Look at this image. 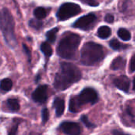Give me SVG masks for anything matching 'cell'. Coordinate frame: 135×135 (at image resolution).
<instances>
[{"label": "cell", "mask_w": 135, "mask_h": 135, "mask_svg": "<svg viewBox=\"0 0 135 135\" xmlns=\"http://www.w3.org/2000/svg\"><path fill=\"white\" fill-rule=\"evenodd\" d=\"M81 38L78 34L68 32L59 41L57 47V54L65 59H74L77 55L78 48Z\"/></svg>", "instance_id": "7a4b0ae2"}, {"label": "cell", "mask_w": 135, "mask_h": 135, "mask_svg": "<svg viewBox=\"0 0 135 135\" xmlns=\"http://www.w3.org/2000/svg\"><path fill=\"white\" fill-rule=\"evenodd\" d=\"M81 9L78 4L73 2H65L59 8L56 16L59 21H66L78 15L81 13Z\"/></svg>", "instance_id": "8992f818"}, {"label": "cell", "mask_w": 135, "mask_h": 135, "mask_svg": "<svg viewBox=\"0 0 135 135\" xmlns=\"http://www.w3.org/2000/svg\"><path fill=\"white\" fill-rule=\"evenodd\" d=\"M109 46L115 51H119V50H123V49H126L129 46L128 45H126V44H123L122 43H120L119 40H115V39H113L110 42H109Z\"/></svg>", "instance_id": "2e32d148"}, {"label": "cell", "mask_w": 135, "mask_h": 135, "mask_svg": "<svg viewBox=\"0 0 135 135\" xmlns=\"http://www.w3.org/2000/svg\"><path fill=\"white\" fill-rule=\"evenodd\" d=\"M59 28H54L49 31L47 32L46 33V37L47 39V40L51 43H54L56 40V35L58 33Z\"/></svg>", "instance_id": "44dd1931"}, {"label": "cell", "mask_w": 135, "mask_h": 135, "mask_svg": "<svg viewBox=\"0 0 135 135\" xmlns=\"http://www.w3.org/2000/svg\"><path fill=\"white\" fill-rule=\"evenodd\" d=\"M0 87H1V90L3 93L9 92L13 87V82L9 78H4L1 81Z\"/></svg>", "instance_id": "ac0fdd59"}, {"label": "cell", "mask_w": 135, "mask_h": 135, "mask_svg": "<svg viewBox=\"0 0 135 135\" xmlns=\"http://www.w3.org/2000/svg\"><path fill=\"white\" fill-rule=\"evenodd\" d=\"M80 1L83 4L88 5V6H93V7H97L100 4L97 0H80Z\"/></svg>", "instance_id": "d4e9b609"}, {"label": "cell", "mask_w": 135, "mask_h": 135, "mask_svg": "<svg viewBox=\"0 0 135 135\" xmlns=\"http://www.w3.org/2000/svg\"><path fill=\"white\" fill-rule=\"evenodd\" d=\"M126 59L121 56H119L115 58L111 63V69L113 70H122L126 66Z\"/></svg>", "instance_id": "4fadbf2b"}, {"label": "cell", "mask_w": 135, "mask_h": 135, "mask_svg": "<svg viewBox=\"0 0 135 135\" xmlns=\"http://www.w3.org/2000/svg\"><path fill=\"white\" fill-rule=\"evenodd\" d=\"M23 49H24V51H25V53L26 56L28 57V62H30V61H31V52H30V50L28 49V47L25 44H23Z\"/></svg>", "instance_id": "83f0119b"}, {"label": "cell", "mask_w": 135, "mask_h": 135, "mask_svg": "<svg viewBox=\"0 0 135 135\" xmlns=\"http://www.w3.org/2000/svg\"><path fill=\"white\" fill-rule=\"evenodd\" d=\"M14 19L7 8H2L1 11V30L6 44L9 47L17 46V39L14 32Z\"/></svg>", "instance_id": "5b68a950"}, {"label": "cell", "mask_w": 135, "mask_h": 135, "mask_svg": "<svg viewBox=\"0 0 135 135\" xmlns=\"http://www.w3.org/2000/svg\"><path fill=\"white\" fill-rule=\"evenodd\" d=\"M111 35H112V30L108 26L106 25L101 26L97 30V36L100 39H104V40L108 39L111 36Z\"/></svg>", "instance_id": "5bb4252c"}, {"label": "cell", "mask_w": 135, "mask_h": 135, "mask_svg": "<svg viewBox=\"0 0 135 135\" xmlns=\"http://www.w3.org/2000/svg\"><path fill=\"white\" fill-rule=\"evenodd\" d=\"M48 119H49V112H48V110L47 108H44L43 110H42V123L43 124H46L47 122L48 121Z\"/></svg>", "instance_id": "cb8c5ba5"}, {"label": "cell", "mask_w": 135, "mask_h": 135, "mask_svg": "<svg viewBox=\"0 0 135 135\" xmlns=\"http://www.w3.org/2000/svg\"><path fill=\"white\" fill-rule=\"evenodd\" d=\"M5 105L6 106L7 109H9L12 112H17L20 109L19 101L16 98H9L6 100Z\"/></svg>", "instance_id": "7c38bea8"}, {"label": "cell", "mask_w": 135, "mask_h": 135, "mask_svg": "<svg viewBox=\"0 0 135 135\" xmlns=\"http://www.w3.org/2000/svg\"><path fill=\"white\" fill-rule=\"evenodd\" d=\"M114 20H115V17H114V16H113L112 14H111V13H108V14H106L105 18H104V21H105L107 23H108V24H112V23H113V22H114Z\"/></svg>", "instance_id": "484cf974"}, {"label": "cell", "mask_w": 135, "mask_h": 135, "mask_svg": "<svg viewBox=\"0 0 135 135\" xmlns=\"http://www.w3.org/2000/svg\"><path fill=\"white\" fill-rule=\"evenodd\" d=\"M59 128L64 134L67 135H80L81 132L80 125L74 122H62L60 124Z\"/></svg>", "instance_id": "ba28073f"}, {"label": "cell", "mask_w": 135, "mask_h": 135, "mask_svg": "<svg viewBox=\"0 0 135 135\" xmlns=\"http://www.w3.org/2000/svg\"><path fill=\"white\" fill-rule=\"evenodd\" d=\"M133 89L134 91H135V78L134 79V82H133Z\"/></svg>", "instance_id": "4dcf8cb0"}, {"label": "cell", "mask_w": 135, "mask_h": 135, "mask_svg": "<svg viewBox=\"0 0 135 135\" xmlns=\"http://www.w3.org/2000/svg\"><path fill=\"white\" fill-rule=\"evenodd\" d=\"M82 74L78 66L69 62H62L54 79V87L60 91L66 90L81 79Z\"/></svg>", "instance_id": "6da1fadb"}, {"label": "cell", "mask_w": 135, "mask_h": 135, "mask_svg": "<svg viewBox=\"0 0 135 135\" xmlns=\"http://www.w3.org/2000/svg\"><path fill=\"white\" fill-rule=\"evenodd\" d=\"M97 16L94 13H89L79 17L74 24L73 27L75 28L82 29L85 31L90 30L95 25L97 21Z\"/></svg>", "instance_id": "52a82bcc"}, {"label": "cell", "mask_w": 135, "mask_h": 135, "mask_svg": "<svg viewBox=\"0 0 135 135\" xmlns=\"http://www.w3.org/2000/svg\"><path fill=\"white\" fill-rule=\"evenodd\" d=\"M29 135H40V134H38V133H36V132H31Z\"/></svg>", "instance_id": "f546056e"}, {"label": "cell", "mask_w": 135, "mask_h": 135, "mask_svg": "<svg viewBox=\"0 0 135 135\" xmlns=\"http://www.w3.org/2000/svg\"><path fill=\"white\" fill-rule=\"evenodd\" d=\"M81 122L85 124V126L89 128V129H92V128H94L96 127V125L94 123H93L92 122L89 121V118L87 117V115H82L81 118Z\"/></svg>", "instance_id": "603a6c76"}, {"label": "cell", "mask_w": 135, "mask_h": 135, "mask_svg": "<svg viewBox=\"0 0 135 135\" xmlns=\"http://www.w3.org/2000/svg\"><path fill=\"white\" fill-rule=\"evenodd\" d=\"M53 106L55 109V115L57 117H61L65 110V100L62 97H55L53 102Z\"/></svg>", "instance_id": "8fae6325"}, {"label": "cell", "mask_w": 135, "mask_h": 135, "mask_svg": "<svg viewBox=\"0 0 135 135\" xmlns=\"http://www.w3.org/2000/svg\"><path fill=\"white\" fill-rule=\"evenodd\" d=\"M21 119H14L13 120V123L8 131V135H17L18 126L21 123Z\"/></svg>", "instance_id": "ffe728a7"}, {"label": "cell", "mask_w": 135, "mask_h": 135, "mask_svg": "<svg viewBox=\"0 0 135 135\" xmlns=\"http://www.w3.org/2000/svg\"><path fill=\"white\" fill-rule=\"evenodd\" d=\"M112 134L113 135H130L128 134H126L124 132H123L122 131H119V130H114L112 131Z\"/></svg>", "instance_id": "f1b7e54d"}, {"label": "cell", "mask_w": 135, "mask_h": 135, "mask_svg": "<svg viewBox=\"0 0 135 135\" xmlns=\"http://www.w3.org/2000/svg\"><path fill=\"white\" fill-rule=\"evenodd\" d=\"M99 100L97 92L91 87L85 88L77 95L73 96L69 101V111L72 113L79 112L86 104H95Z\"/></svg>", "instance_id": "277c9868"}, {"label": "cell", "mask_w": 135, "mask_h": 135, "mask_svg": "<svg viewBox=\"0 0 135 135\" xmlns=\"http://www.w3.org/2000/svg\"><path fill=\"white\" fill-rule=\"evenodd\" d=\"M117 35H118V36L121 40H123L124 41H129L131 39V32L127 29H126L124 28H119V30L117 32Z\"/></svg>", "instance_id": "e0dca14e"}, {"label": "cell", "mask_w": 135, "mask_h": 135, "mask_svg": "<svg viewBox=\"0 0 135 135\" xmlns=\"http://www.w3.org/2000/svg\"><path fill=\"white\" fill-rule=\"evenodd\" d=\"M130 70L131 72L135 71V54L131 57V59L130 62Z\"/></svg>", "instance_id": "4316f807"}, {"label": "cell", "mask_w": 135, "mask_h": 135, "mask_svg": "<svg viewBox=\"0 0 135 135\" xmlns=\"http://www.w3.org/2000/svg\"><path fill=\"white\" fill-rule=\"evenodd\" d=\"M113 83L116 88L122 90L123 92L124 93L129 92L130 86H131V81L127 76L122 75V76L117 77L116 78L114 79Z\"/></svg>", "instance_id": "30bf717a"}, {"label": "cell", "mask_w": 135, "mask_h": 135, "mask_svg": "<svg viewBox=\"0 0 135 135\" xmlns=\"http://www.w3.org/2000/svg\"><path fill=\"white\" fill-rule=\"evenodd\" d=\"M34 16L38 20H42L46 17L47 16V10L44 7H37L34 9Z\"/></svg>", "instance_id": "d6986e66"}, {"label": "cell", "mask_w": 135, "mask_h": 135, "mask_svg": "<svg viewBox=\"0 0 135 135\" xmlns=\"http://www.w3.org/2000/svg\"><path fill=\"white\" fill-rule=\"evenodd\" d=\"M40 50L43 52V54L46 56L47 59L51 57L53 54V50L51 46L47 42H44L40 45Z\"/></svg>", "instance_id": "9a60e30c"}, {"label": "cell", "mask_w": 135, "mask_h": 135, "mask_svg": "<svg viewBox=\"0 0 135 135\" xmlns=\"http://www.w3.org/2000/svg\"><path fill=\"white\" fill-rule=\"evenodd\" d=\"M29 26L31 27V28H34V29H36V30H39V29H40L41 28V27L43 26V23H42V21H40V20H38V19H31L30 21H29Z\"/></svg>", "instance_id": "7402d4cb"}, {"label": "cell", "mask_w": 135, "mask_h": 135, "mask_svg": "<svg viewBox=\"0 0 135 135\" xmlns=\"http://www.w3.org/2000/svg\"><path fill=\"white\" fill-rule=\"evenodd\" d=\"M105 57V51L102 45L94 43H85L81 51V63L92 66L100 62Z\"/></svg>", "instance_id": "3957f363"}, {"label": "cell", "mask_w": 135, "mask_h": 135, "mask_svg": "<svg viewBox=\"0 0 135 135\" xmlns=\"http://www.w3.org/2000/svg\"><path fill=\"white\" fill-rule=\"evenodd\" d=\"M48 86L47 85H39L32 93V99L38 104H44L47 100Z\"/></svg>", "instance_id": "9c48e42d"}]
</instances>
